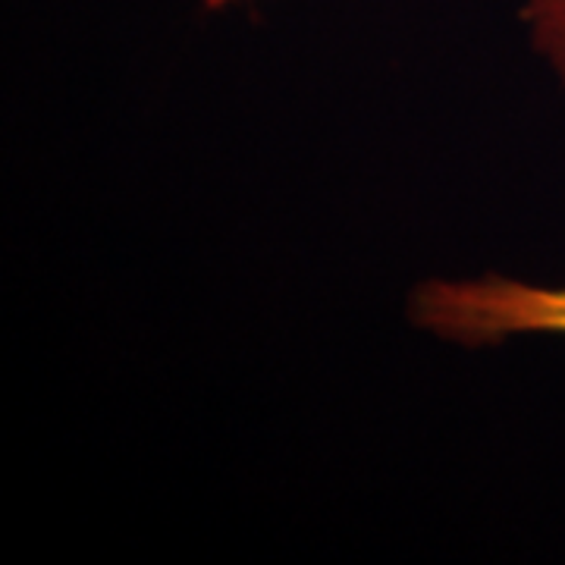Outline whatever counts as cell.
I'll list each match as a JSON object with an SVG mask.
<instances>
[{
  "mask_svg": "<svg viewBox=\"0 0 565 565\" xmlns=\"http://www.w3.org/2000/svg\"><path fill=\"white\" fill-rule=\"evenodd\" d=\"M405 308L415 330L465 349L515 337H565V282L505 274L430 277L412 289Z\"/></svg>",
  "mask_w": 565,
  "mask_h": 565,
  "instance_id": "obj_1",
  "label": "cell"
},
{
  "mask_svg": "<svg viewBox=\"0 0 565 565\" xmlns=\"http://www.w3.org/2000/svg\"><path fill=\"white\" fill-rule=\"evenodd\" d=\"M207 10H223V7H230V3H236V0H202Z\"/></svg>",
  "mask_w": 565,
  "mask_h": 565,
  "instance_id": "obj_3",
  "label": "cell"
},
{
  "mask_svg": "<svg viewBox=\"0 0 565 565\" xmlns=\"http://www.w3.org/2000/svg\"><path fill=\"white\" fill-rule=\"evenodd\" d=\"M527 44L565 88V0H512Z\"/></svg>",
  "mask_w": 565,
  "mask_h": 565,
  "instance_id": "obj_2",
  "label": "cell"
}]
</instances>
